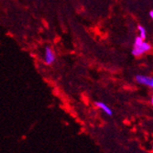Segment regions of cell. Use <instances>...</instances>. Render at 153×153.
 I'll return each mask as SVG.
<instances>
[{
    "mask_svg": "<svg viewBox=\"0 0 153 153\" xmlns=\"http://www.w3.org/2000/svg\"><path fill=\"white\" fill-rule=\"evenodd\" d=\"M149 17L151 18V19H153V10H151V11L149 12Z\"/></svg>",
    "mask_w": 153,
    "mask_h": 153,
    "instance_id": "cell-6",
    "label": "cell"
},
{
    "mask_svg": "<svg viewBox=\"0 0 153 153\" xmlns=\"http://www.w3.org/2000/svg\"><path fill=\"white\" fill-rule=\"evenodd\" d=\"M136 81L138 83H140V85L149 86L153 89V77H149V76L138 74L136 76Z\"/></svg>",
    "mask_w": 153,
    "mask_h": 153,
    "instance_id": "cell-3",
    "label": "cell"
},
{
    "mask_svg": "<svg viewBox=\"0 0 153 153\" xmlns=\"http://www.w3.org/2000/svg\"><path fill=\"white\" fill-rule=\"evenodd\" d=\"M95 105H96V106L98 107L100 110H102L104 113H105L106 115H108V116H112L113 115V111H112V109H111L106 104H105V103H103V102H95Z\"/></svg>",
    "mask_w": 153,
    "mask_h": 153,
    "instance_id": "cell-4",
    "label": "cell"
},
{
    "mask_svg": "<svg viewBox=\"0 0 153 153\" xmlns=\"http://www.w3.org/2000/svg\"><path fill=\"white\" fill-rule=\"evenodd\" d=\"M56 61V55L53 49L47 45L44 49V55H43V62L46 65H52Z\"/></svg>",
    "mask_w": 153,
    "mask_h": 153,
    "instance_id": "cell-2",
    "label": "cell"
},
{
    "mask_svg": "<svg viewBox=\"0 0 153 153\" xmlns=\"http://www.w3.org/2000/svg\"><path fill=\"white\" fill-rule=\"evenodd\" d=\"M151 50V46L149 43L144 41L143 39H141L140 36L137 37L134 42V46L132 49V54L136 57L141 56L142 54L149 52Z\"/></svg>",
    "mask_w": 153,
    "mask_h": 153,
    "instance_id": "cell-1",
    "label": "cell"
},
{
    "mask_svg": "<svg viewBox=\"0 0 153 153\" xmlns=\"http://www.w3.org/2000/svg\"><path fill=\"white\" fill-rule=\"evenodd\" d=\"M137 30H138V34H140V37L143 39H146L147 37V30L143 26H138L137 27Z\"/></svg>",
    "mask_w": 153,
    "mask_h": 153,
    "instance_id": "cell-5",
    "label": "cell"
},
{
    "mask_svg": "<svg viewBox=\"0 0 153 153\" xmlns=\"http://www.w3.org/2000/svg\"><path fill=\"white\" fill-rule=\"evenodd\" d=\"M151 104L153 105V96H152V98H151Z\"/></svg>",
    "mask_w": 153,
    "mask_h": 153,
    "instance_id": "cell-7",
    "label": "cell"
}]
</instances>
